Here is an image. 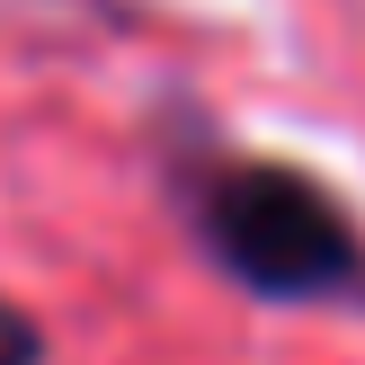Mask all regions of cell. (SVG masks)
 <instances>
[{
	"label": "cell",
	"mask_w": 365,
	"mask_h": 365,
	"mask_svg": "<svg viewBox=\"0 0 365 365\" xmlns=\"http://www.w3.org/2000/svg\"><path fill=\"white\" fill-rule=\"evenodd\" d=\"M196 241L267 303H365V232L321 178L285 160H214L187 187Z\"/></svg>",
	"instance_id": "6da1fadb"
},
{
	"label": "cell",
	"mask_w": 365,
	"mask_h": 365,
	"mask_svg": "<svg viewBox=\"0 0 365 365\" xmlns=\"http://www.w3.org/2000/svg\"><path fill=\"white\" fill-rule=\"evenodd\" d=\"M0 365H45V330H36V312H18L9 294H0Z\"/></svg>",
	"instance_id": "7a4b0ae2"
}]
</instances>
